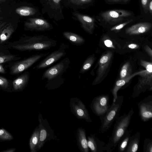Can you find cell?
Listing matches in <instances>:
<instances>
[{
    "mask_svg": "<svg viewBox=\"0 0 152 152\" xmlns=\"http://www.w3.org/2000/svg\"><path fill=\"white\" fill-rule=\"evenodd\" d=\"M53 1L55 2L58 3L59 2L60 0H53Z\"/></svg>",
    "mask_w": 152,
    "mask_h": 152,
    "instance_id": "cell-44",
    "label": "cell"
},
{
    "mask_svg": "<svg viewBox=\"0 0 152 152\" xmlns=\"http://www.w3.org/2000/svg\"><path fill=\"white\" fill-rule=\"evenodd\" d=\"M144 152H152V140L145 138L144 140L143 148Z\"/></svg>",
    "mask_w": 152,
    "mask_h": 152,
    "instance_id": "cell-32",
    "label": "cell"
},
{
    "mask_svg": "<svg viewBox=\"0 0 152 152\" xmlns=\"http://www.w3.org/2000/svg\"><path fill=\"white\" fill-rule=\"evenodd\" d=\"M87 140L88 147L92 152H112L107 143L99 140L95 134H90Z\"/></svg>",
    "mask_w": 152,
    "mask_h": 152,
    "instance_id": "cell-15",
    "label": "cell"
},
{
    "mask_svg": "<svg viewBox=\"0 0 152 152\" xmlns=\"http://www.w3.org/2000/svg\"><path fill=\"white\" fill-rule=\"evenodd\" d=\"M15 29L10 23L6 24L0 29V45L7 42L14 32Z\"/></svg>",
    "mask_w": 152,
    "mask_h": 152,
    "instance_id": "cell-20",
    "label": "cell"
},
{
    "mask_svg": "<svg viewBox=\"0 0 152 152\" xmlns=\"http://www.w3.org/2000/svg\"><path fill=\"white\" fill-rule=\"evenodd\" d=\"M134 113L132 108L127 113L118 116L115 120L112 134L107 143L112 151L116 148L121 138L127 130Z\"/></svg>",
    "mask_w": 152,
    "mask_h": 152,
    "instance_id": "cell-3",
    "label": "cell"
},
{
    "mask_svg": "<svg viewBox=\"0 0 152 152\" xmlns=\"http://www.w3.org/2000/svg\"><path fill=\"white\" fill-rule=\"evenodd\" d=\"M7 47L0 45V64L16 61L20 59L18 56L11 53Z\"/></svg>",
    "mask_w": 152,
    "mask_h": 152,
    "instance_id": "cell-22",
    "label": "cell"
},
{
    "mask_svg": "<svg viewBox=\"0 0 152 152\" xmlns=\"http://www.w3.org/2000/svg\"><path fill=\"white\" fill-rule=\"evenodd\" d=\"M16 13L21 16H27L34 15L36 10L33 8L27 6H22L17 8Z\"/></svg>",
    "mask_w": 152,
    "mask_h": 152,
    "instance_id": "cell-27",
    "label": "cell"
},
{
    "mask_svg": "<svg viewBox=\"0 0 152 152\" xmlns=\"http://www.w3.org/2000/svg\"><path fill=\"white\" fill-rule=\"evenodd\" d=\"M68 46L66 44L62 43L57 50L48 55L34 69L37 70L45 68L56 63L66 54Z\"/></svg>",
    "mask_w": 152,
    "mask_h": 152,
    "instance_id": "cell-7",
    "label": "cell"
},
{
    "mask_svg": "<svg viewBox=\"0 0 152 152\" xmlns=\"http://www.w3.org/2000/svg\"><path fill=\"white\" fill-rule=\"evenodd\" d=\"M104 43L105 45L109 48H114V46L113 45L112 41L110 39H107L104 41Z\"/></svg>",
    "mask_w": 152,
    "mask_h": 152,
    "instance_id": "cell-36",
    "label": "cell"
},
{
    "mask_svg": "<svg viewBox=\"0 0 152 152\" xmlns=\"http://www.w3.org/2000/svg\"><path fill=\"white\" fill-rule=\"evenodd\" d=\"M133 21V20L132 19L129 20L125 22L112 27L111 28L110 30L111 31L119 30L126 25Z\"/></svg>",
    "mask_w": 152,
    "mask_h": 152,
    "instance_id": "cell-33",
    "label": "cell"
},
{
    "mask_svg": "<svg viewBox=\"0 0 152 152\" xmlns=\"http://www.w3.org/2000/svg\"><path fill=\"white\" fill-rule=\"evenodd\" d=\"M145 50L151 58H152V50L148 46L146 45L145 47Z\"/></svg>",
    "mask_w": 152,
    "mask_h": 152,
    "instance_id": "cell-37",
    "label": "cell"
},
{
    "mask_svg": "<svg viewBox=\"0 0 152 152\" xmlns=\"http://www.w3.org/2000/svg\"><path fill=\"white\" fill-rule=\"evenodd\" d=\"M148 11H149L151 14H152V0H151L150 1L148 6Z\"/></svg>",
    "mask_w": 152,
    "mask_h": 152,
    "instance_id": "cell-39",
    "label": "cell"
},
{
    "mask_svg": "<svg viewBox=\"0 0 152 152\" xmlns=\"http://www.w3.org/2000/svg\"><path fill=\"white\" fill-rule=\"evenodd\" d=\"M139 45L135 44H130L128 45V47L131 49H137L139 48Z\"/></svg>",
    "mask_w": 152,
    "mask_h": 152,
    "instance_id": "cell-38",
    "label": "cell"
},
{
    "mask_svg": "<svg viewBox=\"0 0 152 152\" xmlns=\"http://www.w3.org/2000/svg\"><path fill=\"white\" fill-rule=\"evenodd\" d=\"M39 141V130L38 126L35 128L29 141L30 152H37V149Z\"/></svg>",
    "mask_w": 152,
    "mask_h": 152,
    "instance_id": "cell-25",
    "label": "cell"
},
{
    "mask_svg": "<svg viewBox=\"0 0 152 152\" xmlns=\"http://www.w3.org/2000/svg\"><path fill=\"white\" fill-rule=\"evenodd\" d=\"M108 1L110 2H116L120 1V0H108Z\"/></svg>",
    "mask_w": 152,
    "mask_h": 152,
    "instance_id": "cell-43",
    "label": "cell"
},
{
    "mask_svg": "<svg viewBox=\"0 0 152 152\" xmlns=\"http://www.w3.org/2000/svg\"><path fill=\"white\" fill-rule=\"evenodd\" d=\"M74 4L81 5L91 2L92 0H70Z\"/></svg>",
    "mask_w": 152,
    "mask_h": 152,
    "instance_id": "cell-35",
    "label": "cell"
},
{
    "mask_svg": "<svg viewBox=\"0 0 152 152\" xmlns=\"http://www.w3.org/2000/svg\"><path fill=\"white\" fill-rule=\"evenodd\" d=\"M0 73L5 74L6 71L3 66L0 64Z\"/></svg>",
    "mask_w": 152,
    "mask_h": 152,
    "instance_id": "cell-40",
    "label": "cell"
},
{
    "mask_svg": "<svg viewBox=\"0 0 152 152\" xmlns=\"http://www.w3.org/2000/svg\"><path fill=\"white\" fill-rule=\"evenodd\" d=\"M14 139L13 135L3 128L0 129V142L11 141Z\"/></svg>",
    "mask_w": 152,
    "mask_h": 152,
    "instance_id": "cell-31",
    "label": "cell"
},
{
    "mask_svg": "<svg viewBox=\"0 0 152 152\" xmlns=\"http://www.w3.org/2000/svg\"><path fill=\"white\" fill-rule=\"evenodd\" d=\"M0 8H1V7H0Z\"/></svg>",
    "mask_w": 152,
    "mask_h": 152,
    "instance_id": "cell-49",
    "label": "cell"
},
{
    "mask_svg": "<svg viewBox=\"0 0 152 152\" xmlns=\"http://www.w3.org/2000/svg\"><path fill=\"white\" fill-rule=\"evenodd\" d=\"M38 120L39 130V141L37 149V151L43 146L47 141L53 138L54 134V131L50 127L47 120L43 118L40 113L39 114Z\"/></svg>",
    "mask_w": 152,
    "mask_h": 152,
    "instance_id": "cell-8",
    "label": "cell"
},
{
    "mask_svg": "<svg viewBox=\"0 0 152 152\" xmlns=\"http://www.w3.org/2000/svg\"><path fill=\"white\" fill-rule=\"evenodd\" d=\"M112 56L113 53L111 51H108L101 56L98 63L99 67L97 76L92 83L93 85L98 84L101 81L102 77L109 66Z\"/></svg>",
    "mask_w": 152,
    "mask_h": 152,
    "instance_id": "cell-13",
    "label": "cell"
},
{
    "mask_svg": "<svg viewBox=\"0 0 152 152\" xmlns=\"http://www.w3.org/2000/svg\"><path fill=\"white\" fill-rule=\"evenodd\" d=\"M109 94H102L95 97L90 104L93 113L99 118L103 115L110 106L109 104Z\"/></svg>",
    "mask_w": 152,
    "mask_h": 152,
    "instance_id": "cell-9",
    "label": "cell"
},
{
    "mask_svg": "<svg viewBox=\"0 0 152 152\" xmlns=\"http://www.w3.org/2000/svg\"><path fill=\"white\" fill-rule=\"evenodd\" d=\"M16 150L15 148H11L4 150L1 152H14Z\"/></svg>",
    "mask_w": 152,
    "mask_h": 152,
    "instance_id": "cell-41",
    "label": "cell"
},
{
    "mask_svg": "<svg viewBox=\"0 0 152 152\" xmlns=\"http://www.w3.org/2000/svg\"><path fill=\"white\" fill-rule=\"evenodd\" d=\"M140 72V71L135 72L126 78L119 79L115 82L113 88L111 90L113 96V102H115L117 98L118 91L126 83L129 82L133 77L136 75H138Z\"/></svg>",
    "mask_w": 152,
    "mask_h": 152,
    "instance_id": "cell-21",
    "label": "cell"
},
{
    "mask_svg": "<svg viewBox=\"0 0 152 152\" xmlns=\"http://www.w3.org/2000/svg\"><path fill=\"white\" fill-rule=\"evenodd\" d=\"M132 69L130 63L126 62L122 67L120 73V79L126 78L131 74Z\"/></svg>",
    "mask_w": 152,
    "mask_h": 152,
    "instance_id": "cell-30",
    "label": "cell"
},
{
    "mask_svg": "<svg viewBox=\"0 0 152 152\" xmlns=\"http://www.w3.org/2000/svg\"><path fill=\"white\" fill-rule=\"evenodd\" d=\"M57 41L44 35L25 36L18 40L9 43L8 48L20 51H42L48 50L57 45Z\"/></svg>",
    "mask_w": 152,
    "mask_h": 152,
    "instance_id": "cell-1",
    "label": "cell"
},
{
    "mask_svg": "<svg viewBox=\"0 0 152 152\" xmlns=\"http://www.w3.org/2000/svg\"><path fill=\"white\" fill-rule=\"evenodd\" d=\"M124 99V96H118L115 101L113 102L105 113L99 118L101 122L99 130V133H103L107 131L119 116Z\"/></svg>",
    "mask_w": 152,
    "mask_h": 152,
    "instance_id": "cell-5",
    "label": "cell"
},
{
    "mask_svg": "<svg viewBox=\"0 0 152 152\" xmlns=\"http://www.w3.org/2000/svg\"><path fill=\"white\" fill-rule=\"evenodd\" d=\"M76 137L77 145L80 151L82 152H88L89 148L84 129L80 127L78 128L76 132Z\"/></svg>",
    "mask_w": 152,
    "mask_h": 152,
    "instance_id": "cell-19",
    "label": "cell"
},
{
    "mask_svg": "<svg viewBox=\"0 0 152 152\" xmlns=\"http://www.w3.org/2000/svg\"><path fill=\"white\" fill-rule=\"evenodd\" d=\"M74 15L80 22L82 27L85 31L90 34H92L95 26L94 19L78 13H75Z\"/></svg>",
    "mask_w": 152,
    "mask_h": 152,
    "instance_id": "cell-17",
    "label": "cell"
},
{
    "mask_svg": "<svg viewBox=\"0 0 152 152\" xmlns=\"http://www.w3.org/2000/svg\"><path fill=\"white\" fill-rule=\"evenodd\" d=\"M139 132L130 137L127 148L124 152H136L138 149L140 137Z\"/></svg>",
    "mask_w": 152,
    "mask_h": 152,
    "instance_id": "cell-23",
    "label": "cell"
},
{
    "mask_svg": "<svg viewBox=\"0 0 152 152\" xmlns=\"http://www.w3.org/2000/svg\"><path fill=\"white\" fill-rule=\"evenodd\" d=\"M49 53V52H47L33 55L20 61L12 62L9 65L10 74L14 75L24 71Z\"/></svg>",
    "mask_w": 152,
    "mask_h": 152,
    "instance_id": "cell-6",
    "label": "cell"
},
{
    "mask_svg": "<svg viewBox=\"0 0 152 152\" xmlns=\"http://www.w3.org/2000/svg\"><path fill=\"white\" fill-rule=\"evenodd\" d=\"M140 64L145 69L140 71L138 75L141 77L134 88L131 96L132 98L138 97L147 90H152V63L141 60Z\"/></svg>",
    "mask_w": 152,
    "mask_h": 152,
    "instance_id": "cell-4",
    "label": "cell"
},
{
    "mask_svg": "<svg viewBox=\"0 0 152 152\" xmlns=\"http://www.w3.org/2000/svg\"><path fill=\"white\" fill-rule=\"evenodd\" d=\"M1 12V10H0V13Z\"/></svg>",
    "mask_w": 152,
    "mask_h": 152,
    "instance_id": "cell-48",
    "label": "cell"
},
{
    "mask_svg": "<svg viewBox=\"0 0 152 152\" xmlns=\"http://www.w3.org/2000/svg\"><path fill=\"white\" fill-rule=\"evenodd\" d=\"M95 58L94 55L88 57L83 62L80 71V73H83L89 70L94 64Z\"/></svg>",
    "mask_w": 152,
    "mask_h": 152,
    "instance_id": "cell-29",
    "label": "cell"
},
{
    "mask_svg": "<svg viewBox=\"0 0 152 152\" xmlns=\"http://www.w3.org/2000/svg\"><path fill=\"white\" fill-rule=\"evenodd\" d=\"M70 61L66 57L53 66L47 69L43 73L42 79H47L45 87L49 90L58 88L65 80L62 75L68 69Z\"/></svg>",
    "mask_w": 152,
    "mask_h": 152,
    "instance_id": "cell-2",
    "label": "cell"
},
{
    "mask_svg": "<svg viewBox=\"0 0 152 152\" xmlns=\"http://www.w3.org/2000/svg\"><path fill=\"white\" fill-rule=\"evenodd\" d=\"M152 26L151 23L148 22L139 23L134 24L126 29V34L129 35H137L146 32Z\"/></svg>",
    "mask_w": 152,
    "mask_h": 152,
    "instance_id": "cell-18",
    "label": "cell"
},
{
    "mask_svg": "<svg viewBox=\"0 0 152 152\" xmlns=\"http://www.w3.org/2000/svg\"><path fill=\"white\" fill-rule=\"evenodd\" d=\"M101 15L104 21L113 25L121 22L125 18L131 16L132 13L120 9L108 10L102 12Z\"/></svg>",
    "mask_w": 152,
    "mask_h": 152,
    "instance_id": "cell-11",
    "label": "cell"
},
{
    "mask_svg": "<svg viewBox=\"0 0 152 152\" xmlns=\"http://www.w3.org/2000/svg\"><path fill=\"white\" fill-rule=\"evenodd\" d=\"M26 30L36 31H45L51 29L52 26L46 20L38 18H30L25 23Z\"/></svg>",
    "mask_w": 152,
    "mask_h": 152,
    "instance_id": "cell-14",
    "label": "cell"
},
{
    "mask_svg": "<svg viewBox=\"0 0 152 152\" xmlns=\"http://www.w3.org/2000/svg\"><path fill=\"white\" fill-rule=\"evenodd\" d=\"M151 0H141L142 6L145 12L147 13L148 11V6Z\"/></svg>",
    "mask_w": 152,
    "mask_h": 152,
    "instance_id": "cell-34",
    "label": "cell"
},
{
    "mask_svg": "<svg viewBox=\"0 0 152 152\" xmlns=\"http://www.w3.org/2000/svg\"><path fill=\"white\" fill-rule=\"evenodd\" d=\"M7 23L6 22H3L1 23H0V29L4 25Z\"/></svg>",
    "mask_w": 152,
    "mask_h": 152,
    "instance_id": "cell-42",
    "label": "cell"
},
{
    "mask_svg": "<svg viewBox=\"0 0 152 152\" xmlns=\"http://www.w3.org/2000/svg\"><path fill=\"white\" fill-rule=\"evenodd\" d=\"M69 104L71 111L77 118L85 120L88 122H92L87 109L80 99L77 97L72 98L70 99Z\"/></svg>",
    "mask_w": 152,
    "mask_h": 152,
    "instance_id": "cell-10",
    "label": "cell"
},
{
    "mask_svg": "<svg viewBox=\"0 0 152 152\" xmlns=\"http://www.w3.org/2000/svg\"><path fill=\"white\" fill-rule=\"evenodd\" d=\"M62 34L65 38L74 45H81L85 42V39L82 37L73 32L64 31Z\"/></svg>",
    "mask_w": 152,
    "mask_h": 152,
    "instance_id": "cell-24",
    "label": "cell"
},
{
    "mask_svg": "<svg viewBox=\"0 0 152 152\" xmlns=\"http://www.w3.org/2000/svg\"><path fill=\"white\" fill-rule=\"evenodd\" d=\"M129 0H123L125 2H127V1H128Z\"/></svg>",
    "mask_w": 152,
    "mask_h": 152,
    "instance_id": "cell-47",
    "label": "cell"
},
{
    "mask_svg": "<svg viewBox=\"0 0 152 152\" xmlns=\"http://www.w3.org/2000/svg\"><path fill=\"white\" fill-rule=\"evenodd\" d=\"M12 88V81L0 76V90L11 93Z\"/></svg>",
    "mask_w": 152,
    "mask_h": 152,
    "instance_id": "cell-28",
    "label": "cell"
},
{
    "mask_svg": "<svg viewBox=\"0 0 152 152\" xmlns=\"http://www.w3.org/2000/svg\"><path fill=\"white\" fill-rule=\"evenodd\" d=\"M139 114L141 119L147 122L152 118V95L144 98L137 104Z\"/></svg>",
    "mask_w": 152,
    "mask_h": 152,
    "instance_id": "cell-12",
    "label": "cell"
},
{
    "mask_svg": "<svg viewBox=\"0 0 152 152\" xmlns=\"http://www.w3.org/2000/svg\"><path fill=\"white\" fill-rule=\"evenodd\" d=\"M30 79L29 73L24 72L12 81V92L22 91L27 86Z\"/></svg>",
    "mask_w": 152,
    "mask_h": 152,
    "instance_id": "cell-16",
    "label": "cell"
},
{
    "mask_svg": "<svg viewBox=\"0 0 152 152\" xmlns=\"http://www.w3.org/2000/svg\"><path fill=\"white\" fill-rule=\"evenodd\" d=\"M6 0H0V2H3V1H6Z\"/></svg>",
    "mask_w": 152,
    "mask_h": 152,
    "instance_id": "cell-45",
    "label": "cell"
},
{
    "mask_svg": "<svg viewBox=\"0 0 152 152\" xmlns=\"http://www.w3.org/2000/svg\"><path fill=\"white\" fill-rule=\"evenodd\" d=\"M3 19V18L2 17H0V21H1V20H2V19Z\"/></svg>",
    "mask_w": 152,
    "mask_h": 152,
    "instance_id": "cell-46",
    "label": "cell"
},
{
    "mask_svg": "<svg viewBox=\"0 0 152 152\" xmlns=\"http://www.w3.org/2000/svg\"><path fill=\"white\" fill-rule=\"evenodd\" d=\"M132 131V129L127 130L119 141L117 146L119 152H125Z\"/></svg>",
    "mask_w": 152,
    "mask_h": 152,
    "instance_id": "cell-26",
    "label": "cell"
}]
</instances>
